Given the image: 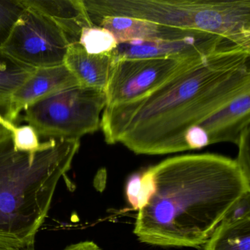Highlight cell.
I'll use <instances>...</instances> for the list:
<instances>
[{
    "label": "cell",
    "instance_id": "obj_2",
    "mask_svg": "<svg viewBox=\"0 0 250 250\" xmlns=\"http://www.w3.org/2000/svg\"><path fill=\"white\" fill-rule=\"evenodd\" d=\"M153 191L139 209L134 233L140 242L200 247L241 197L250 179L236 161L213 153L169 158L147 169Z\"/></svg>",
    "mask_w": 250,
    "mask_h": 250
},
{
    "label": "cell",
    "instance_id": "obj_23",
    "mask_svg": "<svg viewBox=\"0 0 250 250\" xmlns=\"http://www.w3.org/2000/svg\"><path fill=\"white\" fill-rule=\"evenodd\" d=\"M63 250H102V249L93 241H85L71 244Z\"/></svg>",
    "mask_w": 250,
    "mask_h": 250
},
{
    "label": "cell",
    "instance_id": "obj_1",
    "mask_svg": "<svg viewBox=\"0 0 250 250\" xmlns=\"http://www.w3.org/2000/svg\"><path fill=\"white\" fill-rule=\"evenodd\" d=\"M250 59L246 48L213 52L145 97L105 106L100 121L105 142L140 155L203 148L200 127L250 91Z\"/></svg>",
    "mask_w": 250,
    "mask_h": 250
},
{
    "label": "cell",
    "instance_id": "obj_5",
    "mask_svg": "<svg viewBox=\"0 0 250 250\" xmlns=\"http://www.w3.org/2000/svg\"><path fill=\"white\" fill-rule=\"evenodd\" d=\"M106 106L104 91L76 85L59 90L27 106L22 121L50 140H80L100 128Z\"/></svg>",
    "mask_w": 250,
    "mask_h": 250
},
{
    "label": "cell",
    "instance_id": "obj_18",
    "mask_svg": "<svg viewBox=\"0 0 250 250\" xmlns=\"http://www.w3.org/2000/svg\"><path fill=\"white\" fill-rule=\"evenodd\" d=\"M24 10L20 0H0V49L8 40Z\"/></svg>",
    "mask_w": 250,
    "mask_h": 250
},
{
    "label": "cell",
    "instance_id": "obj_12",
    "mask_svg": "<svg viewBox=\"0 0 250 250\" xmlns=\"http://www.w3.org/2000/svg\"><path fill=\"white\" fill-rule=\"evenodd\" d=\"M52 20L65 35L70 45L79 43L83 29L91 27L83 0H20Z\"/></svg>",
    "mask_w": 250,
    "mask_h": 250
},
{
    "label": "cell",
    "instance_id": "obj_7",
    "mask_svg": "<svg viewBox=\"0 0 250 250\" xmlns=\"http://www.w3.org/2000/svg\"><path fill=\"white\" fill-rule=\"evenodd\" d=\"M70 43L47 17L25 8L1 50L34 68L64 64Z\"/></svg>",
    "mask_w": 250,
    "mask_h": 250
},
{
    "label": "cell",
    "instance_id": "obj_9",
    "mask_svg": "<svg viewBox=\"0 0 250 250\" xmlns=\"http://www.w3.org/2000/svg\"><path fill=\"white\" fill-rule=\"evenodd\" d=\"M76 85H80L78 81L64 64L36 68L10 98L11 121L16 124L21 112L29 105L59 90Z\"/></svg>",
    "mask_w": 250,
    "mask_h": 250
},
{
    "label": "cell",
    "instance_id": "obj_8",
    "mask_svg": "<svg viewBox=\"0 0 250 250\" xmlns=\"http://www.w3.org/2000/svg\"><path fill=\"white\" fill-rule=\"evenodd\" d=\"M236 47L243 46L221 36L209 33H202L181 40L121 43L118 44L113 53L116 59L190 58L205 56L213 52Z\"/></svg>",
    "mask_w": 250,
    "mask_h": 250
},
{
    "label": "cell",
    "instance_id": "obj_15",
    "mask_svg": "<svg viewBox=\"0 0 250 250\" xmlns=\"http://www.w3.org/2000/svg\"><path fill=\"white\" fill-rule=\"evenodd\" d=\"M35 71L0 49V99H10Z\"/></svg>",
    "mask_w": 250,
    "mask_h": 250
},
{
    "label": "cell",
    "instance_id": "obj_20",
    "mask_svg": "<svg viewBox=\"0 0 250 250\" xmlns=\"http://www.w3.org/2000/svg\"><path fill=\"white\" fill-rule=\"evenodd\" d=\"M250 217V192L241 197L229 209L222 220L236 222Z\"/></svg>",
    "mask_w": 250,
    "mask_h": 250
},
{
    "label": "cell",
    "instance_id": "obj_21",
    "mask_svg": "<svg viewBox=\"0 0 250 250\" xmlns=\"http://www.w3.org/2000/svg\"><path fill=\"white\" fill-rule=\"evenodd\" d=\"M141 188V174L137 173L131 175L126 184L127 200L134 210L139 209V196Z\"/></svg>",
    "mask_w": 250,
    "mask_h": 250
},
{
    "label": "cell",
    "instance_id": "obj_17",
    "mask_svg": "<svg viewBox=\"0 0 250 250\" xmlns=\"http://www.w3.org/2000/svg\"><path fill=\"white\" fill-rule=\"evenodd\" d=\"M3 125L9 132L13 146L17 151L36 153L44 146V142H41L37 131L31 125H18L9 119L5 120Z\"/></svg>",
    "mask_w": 250,
    "mask_h": 250
},
{
    "label": "cell",
    "instance_id": "obj_3",
    "mask_svg": "<svg viewBox=\"0 0 250 250\" xmlns=\"http://www.w3.org/2000/svg\"><path fill=\"white\" fill-rule=\"evenodd\" d=\"M80 140L44 142L36 153L17 151L0 137V247H33L58 183L71 169Z\"/></svg>",
    "mask_w": 250,
    "mask_h": 250
},
{
    "label": "cell",
    "instance_id": "obj_14",
    "mask_svg": "<svg viewBox=\"0 0 250 250\" xmlns=\"http://www.w3.org/2000/svg\"><path fill=\"white\" fill-rule=\"evenodd\" d=\"M201 250H250V217L236 222L222 220Z\"/></svg>",
    "mask_w": 250,
    "mask_h": 250
},
{
    "label": "cell",
    "instance_id": "obj_6",
    "mask_svg": "<svg viewBox=\"0 0 250 250\" xmlns=\"http://www.w3.org/2000/svg\"><path fill=\"white\" fill-rule=\"evenodd\" d=\"M205 56L116 59L104 90L106 106L145 97Z\"/></svg>",
    "mask_w": 250,
    "mask_h": 250
},
{
    "label": "cell",
    "instance_id": "obj_16",
    "mask_svg": "<svg viewBox=\"0 0 250 250\" xmlns=\"http://www.w3.org/2000/svg\"><path fill=\"white\" fill-rule=\"evenodd\" d=\"M79 43L87 53L92 55L112 53L118 46L109 31L97 26L83 29Z\"/></svg>",
    "mask_w": 250,
    "mask_h": 250
},
{
    "label": "cell",
    "instance_id": "obj_11",
    "mask_svg": "<svg viewBox=\"0 0 250 250\" xmlns=\"http://www.w3.org/2000/svg\"><path fill=\"white\" fill-rule=\"evenodd\" d=\"M98 27L109 31L118 44L135 42L181 40L206 32L184 30L162 25L140 19L125 17H108Z\"/></svg>",
    "mask_w": 250,
    "mask_h": 250
},
{
    "label": "cell",
    "instance_id": "obj_10",
    "mask_svg": "<svg viewBox=\"0 0 250 250\" xmlns=\"http://www.w3.org/2000/svg\"><path fill=\"white\" fill-rule=\"evenodd\" d=\"M250 124V91L245 92L213 114L199 128L203 147L219 143H238Z\"/></svg>",
    "mask_w": 250,
    "mask_h": 250
},
{
    "label": "cell",
    "instance_id": "obj_4",
    "mask_svg": "<svg viewBox=\"0 0 250 250\" xmlns=\"http://www.w3.org/2000/svg\"><path fill=\"white\" fill-rule=\"evenodd\" d=\"M93 26L125 17L184 30L206 32L250 49V1L83 0Z\"/></svg>",
    "mask_w": 250,
    "mask_h": 250
},
{
    "label": "cell",
    "instance_id": "obj_19",
    "mask_svg": "<svg viewBox=\"0 0 250 250\" xmlns=\"http://www.w3.org/2000/svg\"><path fill=\"white\" fill-rule=\"evenodd\" d=\"M250 125L246 127L238 140V158L235 159L246 176L250 179Z\"/></svg>",
    "mask_w": 250,
    "mask_h": 250
},
{
    "label": "cell",
    "instance_id": "obj_24",
    "mask_svg": "<svg viewBox=\"0 0 250 250\" xmlns=\"http://www.w3.org/2000/svg\"><path fill=\"white\" fill-rule=\"evenodd\" d=\"M0 250H36L35 247H27V248L18 249V248H10V247H0Z\"/></svg>",
    "mask_w": 250,
    "mask_h": 250
},
{
    "label": "cell",
    "instance_id": "obj_13",
    "mask_svg": "<svg viewBox=\"0 0 250 250\" xmlns=\"http://www.w3.org/2000/svg\"><path fill=\"white\" fill-rule=\"evenodd\" d=\"M115 61L113 52L92 55L80 43H75L68 46L64 65L80 86L104 91Z\"/></svg>",
    "mask_w": 250,
    "mask_h": 250
},
{
    "label": "cell",
    "instance_id": "obj_22",
    "mask_svg": "<svg viewBox=\"0 0 250 250\" xmlns=\"http://www.w3.org/2000/svg\"><path fill=\"white\" fill-rule=\"evenodd\" d=\"M11 103L10 99H0V137L9 134L4 126L5 120H11Z\"/></svg>",
    "mask_w": 250,
    "mask_h": 250
}]
</instances>
